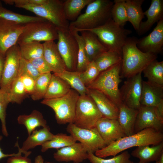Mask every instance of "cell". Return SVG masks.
Wrapping results in <instances>:
<instances>
[{
	"instance_id": "1",
	"label": "cell",
	"mask_w": 163,
	"mask_h": 163,
	"mask_svg": "<svg viewBox=\"0 0 163 163\" xmlns=\"http://www.w3.org/2000/svg\"><path fill=\"white\" fill-rule=\"evenodd\" d=\"M163 141L162 131L152 128L144 129L134 134L126 136L113 142L95 152V155L102 158L115 156L129 148L144 145H155Z\"/></svg>"
},
{
	"instance_id": "2",
	"label": "cell",
	"mask_w": 163,
	"mask_h": 163,
	"mask_svg": "<svg viewBox=\"0 0 163 163\" xmlns=\"http://www.w3.org/2000/svg\"><path fill=\"white\" fill-rule=\"evenodd\" d=\"M136 37L127 38L122 49L121 77L129 78L142 72L151 62L157 58V55L144 52L137 46Z\"/></svg>"
},
{
	"instance_id": "3",
	"label": "cell",
	"mask_w": 163,
	"mask_h": 163,
	"mask_svg": "<svg viewBox=\"0 0 163 163\" xmlns=\"http://www.w3.org/2000/svg\"><path fill=\"white\" fill-rule=\"evenodd\" d=\"M113 4L110 0H93L87 5L84 13L69 23V28L78 32L102 25L111 18Z\"/></svg>"
},
{
	"instance_id": "4",
	"label": "cell",
	"mask_w": 163,
	"mask_h": 163,
	"mask_svg": "<svg viewBox=\"0 0 163 163\" xmlns=\"http://www.w3.org/2000/svg\"><path fill=\"white\" fill-rule=\"evenodd\" d=\"M122 62L101 72L95 80L87 87L101 92L118 107L123 103L119 88L121 82L120 74Z\"/></svg>"
},
{
	"instance_id": "5",
	"label": "cell",
	"mask_w": 163,
	"mask_h": 163,
	"mask_svg": "<svg viewBox=\"0 0 163 163\" xmlns=\"http://www.w3.org/2000/svg\"><path fill=\"white\" fill-rule=\"evenodd\" d=\"M84 30L95 34L108 50L116 51L122 55V48L132 32L130 30L116 24L111 18L101 26Z\"/></svg>"
},
{
	"instance_id": "6",
	"label": "cell",
	"mask_w": 163,
	"mask_h": 163,
	"mask_svg": "<svg viewBox=\"0 0 163 163\" xmlns=\"http://www.w3.org/2000/svg\"><path fill=\"white\" fill-rule=\"evenodd\" d=\"M80 95L71 88L64 96L52 99H43L42 104L51 107L55 113L57 123L59 124L73 123L76 105Z\"/></svg>"
},
{
	"instance_id": "7",
	"label": "cell",
	"mask_w": 163,
	"mask_h": 163,
	"mask_svg": "<svg viewBox=\"0 0 163 163\" xmlns=\"http://www.w3.org/2000/svg\"><path fill=\"white\" fill-rule=\"evenodd\" d=\"M56 27L47 20L36 21L24 24V28L19 37L17 44L32 42H47L58 40Z\"/></svg>"
},
{
	"instance_id": "8",
	"label": "cell",
	"mask_w": 163,
	"mask_h": 163,
	"mask_svg": "<svg viewBox=\"0 0 163 163\" xmlns=\"http://www.w3.org/2000/svg\"><path fill=\"white\" fill-rule=\"evenodd\" d=\"M20 8L32 12L37 16L50 21L57 29L69 28V23L65 16L62 1L47 0L42 5H26Z\"/></svg>"
},
{
	"instance_id": "9",
	"label": "cell",
	"mask_w": 163,
	"mask_h": 163,
	"mask_svg": "<svg viewBox=\"0 0 163 163\" xmlns=\"http://www.w3.org/2000/svg\"><path fill=\"white\" fill-rule=\"evenodd\" d=\"M102 116L94 102L88 95H80L76 105L73 123L83 128H94Z\"/></svg>"
},
{
	"instance_id": "10",
	"label": "cell",
	"mask_w": 163,
	"mask_h": 163,
	"mask_svg": "<svg viewBox=\"0 0 163 163\" xmlns=\"http://www.w3.org/2000/svg\"><path fill=\"white\" fill-rule=\"evenodd\" d=\"M57 30L58 41L56 45L58 51L65 64L67 70L75 71L78 50L77 41L69 28Z\"/></svg>"
},
{
	"instance_id": "11",
	"label": "cell",
	"mask_w": 163,
	"mask_h": 163,
	"mask_svg": "<svg viewBox=\"0 0 163 163\" xmlns=\"http://www.w3.org/2000/svg\"><path fill=\"white\" fill-rule=\"evenodd\" d=\"M66 131L76 141L79 142L83 145L88 152L94 154L97 150L107 146L95 127L81 128L73 123H70L68 125Z\"/></svg>"
},
{
	"instance_id": "12",
	"label": "cell",
	"mask_w": 163,
	"mask_h": 163,
	"mask_svg": "<svg viewBox=\"0 0 163 163\" xmlns=\"http://www.w3.org/2000/svg\"><path fill=\"white\" fill-rule=\"evenodd\" d=\"M21 58L19 47L17 44L6 52L0 83V89L9 93L12 83L18 77Z\"/></svg>"
},
{
	"instance_id": "13",
	"label": "cell",
	"mask_w": 163,
	"mask_h": 163,
	"mask_svg": "<svg viewBox=\"0 0 163 163\" xmlns=\"http://www.w3.org/2000/svg\"><path fill=\"white\" fill-rule=\"evenodd\" d=\"M142 73L140 72L127 78L120 89L122 103L129 107L138 110L141 106L140 101L142 82Z\"/></svg>"
},
{
	"instance_id": "14",
	"label": "cell",
	"mask_w": 163,
	"mask_h": 163,
	"mask_svg": "<svg viewBox=\"0 0 163 163\" xmlns=\"http://www.w3.org/2000/svg\"><path fill=\"white\" fill-rule=\"evenodd\" d=\"M24 24L0 18V54L4 57L8 50L17 44Z\"/></svg>"
},
{
	"instance_id": "15",
	"label": "cell",
	"mask_w": 163,
	"mask_h": 163,
	"mask_svg": "<svg viewBox=\"0 0 163 163\" xmlns=\"http://www.w3.org/2000/svg\"><path fill=\"white\" fill-rule=\"evenodd\" d=\"M163 116L156 107L141 105L138 110L135 126V133L147 128L162 131Z\"/></svg>"
},
{
	"instance_id": "16",
	"label": "cell",
	"mask_w": 163,
	"mask_h": 163,
	"mask_svg": "<svg viewBox=\"0 0 163 163\" xmlns=\"http://www.w3.org/2000/svg\"><path fill=\"white\" fill-rule=\"evenodd\" d=\"M138 48L142 51L157 55L161 53L163 47V18L159 20L152 31L139 39Z\"/></svg>"
},
{
	"instance_id": "17",
	"label": "cell",
	"mask_w": 163,
	"mask_h": 163,
	"mask_svg": "<svg viewBox=\"0 0 163 163\" xmlns=\"http://www.w3.org/2000/svg\"><path fill=\"white\" fill-rule=\"evenodd\" d=\"M94 127L106 145L126 136L117 120L102 117Z\"/></svg>"
},
{
	"instance_id": "18",
	"label": "cell",
	"mask_w": 163,
	"mask_h": 163,
	"mask_svg": "<svg viewBox=\"0 0 163 163\" xmlns=\"http://www.w3.org/2000/svg\"><path fill=\"white\" fill-rule=\"evenodd\" d=\"M87 94L93 100L102 117L117 120L118 107L104 94L98 90L87 88Z\"/></svg>"
},
{
	"instance_id": "19",
	"label": "cell",
	"mask_w": 163,
	"mask_h": 163,
	"mask_svg": "<svg viewBox=\"0 0 163 163\" xmlns=\"http://www.w3.org/2000/svg\"><path fill=\"white\" fill-rule=\"evenodd\" d=\"M88 152L80 142L58 149L53 154L55 159L59 162L81 163L88 159Z\"/></svg>"
},
{
	"instance_id": "20",
	"label": "cell",
	"mask_w": 163,
	"mask_h": 163,
	"mask_svg": "<svg viewBox=\"0 0 163 163\" xmlns=\"http://www.w3.org/2000/svg\"><path fill=\"white\" fill-rule=\"evenodd\" d=\"M43 56L54 74H59L67 70L65 64L58 50L54 41L45 42L43 43Z\"/></svg>"
},
{
	"instance_id": "21",
	"label": "cell",
	"mask_w": 163,
	"mask_h": 163,
	"mask_svg": "<svg viewBox=\"0 0 163 163\" xmlns=\"http://www.w3.org/2000/svg\"><path fill=\"white\" fill-rule=\"evenodd\" d=\"M144 14L147 20L140 23L137 31L139 35L145 33L155 23L163 18V0H152L150 6Z\"/></svg>"
},
{
	"instance_id": "22",
	"label": "cell",
	"mask_w": 163,
	"mask_h": 163,
	"mask_svg": "<svg viewBox=\"0 0 163 163\" xmlns=\"http://www.w3.org/2000/svg\"><path fill=\"white\" fill-rule=\"evenodd\" d=\"M140 103L143 106L158 107L163 104V87L142 81Z\"/></svg>"
},
{
	"instance_id": "23",
	"label": "cell",
	"mask_w": 163,
	"mask_h": 163,
	"mask_svg": "<svg viewBox=\"0 0 163 163\" xmlns=\"http://www.w3.org/2000/svg\"><path fill=\"white\" fill-rule=\"evenodd\" d=\"M80 32L84 40L85 53L90 62L108 50L93 33L87 30Z\"/></svg>"
},
{
	"instance_id": "24",
	"label": "cell",
	"mask_w": 163,
	"mask_h": 163,
	"mask_svg": "<svg viewBox=\"0 0 163 163\" xmlns=\"http://www.w3.org/2000/svg\"><path fill=\"white\" fill-rule=\"evenodd\" d=\"M117 120L126 136L135 133V126L138 110L129 107L123 103L118 107Z\"/></svg>"
},
{
	"instance_id": "25",
	"label": "cell",
	"mask_w": 163,
	"mask_h": 163,
	"mask_svg": "<svg viewBox=\"0 0 163 163\" xmlns=\"http://www.w3.org/2000/svg\"><path fill=\"white\" fill-rule=\"evenodd\" d=\"M163 153V142L150 146L144 145L137 147L131 155L139 159V163H149L156 161Z\"/></svg>"
},
{
	"instance_id": "26",
	"label": "cell",
	"mask_w": 163,
	"mask_h": 163,
	"mask_svg": "<svg viewBox=\"0 0 163 163\" xmlns=\"http://www.w3.org/2000/svg\"><path fill=\"white\" fill-rule=\"evenodd\" d=\"M54 135L50 131L47 125L39 129H35L28 136L23 142L21 149L24 152L33 149L38 145H41L46 142L52 139Z\"/></svg>"
},
{
	"instance_id": "27",
	"label": "cell",
	"mask_w": 163,
	"mask_h": 163,
	"mask_svg": "<svg viewBox=\"0 0 163 163\" xmlns=\"http://www.w3.org/2000/svg\"><path fill=\"white\" fill-rule=\"evenodd\" d=\"M68 84L64 79L53 74L52 75L43 99H52L62 97L71 89Z\"/></svg>"
},
{
	"instance_id": "28",
	"label": "cell",
	"mask_w": 163,
	"mask_h": 163,
	"mask_svg": "<svg viewBox=\"0 0 163 163\" xmlns=\"http://www.w3.org/2000/svg\"><path fill=\"white\" fill-rule=\"evenodd\" d=\"M144 0H125L128 21L136 31L144 17L142 6Z\"/></svg>"
},
{
	"instance_id": "29",
	"label": "cell",
	"mask_w": 163,
	"mask_h": 163,
	"mask_svg": "<svg viewBox=\"0 0 163 163\" xmlns=\"http://www.w3.org/2000/svg\"><path fill=\"white\" fill-rule=\"evenodd\" d=\"M17 121L19 124L24 125L26 127L28 136L37 128L47 126L46 121L42 113L36 110L29 114L20 115L17 118Z\"/></svg>"
},
{
	"instance_id": "30",
	"label": "cell",
	"mask_w": 163,
	"mask_h": 163,
	"mask_svg": "<svg viewBox=\"0 0 163 163\" xmlns=\"http://www.w3.org/2000/svg\"><path fill=\"white\" fill-rule=\"evenodd\" d=\"M142 72L150 84L163 87V61L155 59L151 62Z\"/></svg>"
},
{
	"instance_id": "31",
	"label": "cell",
	"mask_w": 163,
	"mask_h": 163,
	"mask_svg": "<svg viewBox=\"0 0 163 163\" xmlns=\"http://www.w3.org/2000/svg\"><path fill=\"white\" fill-rule=\"evenodd\" d=\"M93 0H66L63 1L64 14L66 20L75 21L81 14L82 9Z\"/></svg>"
},
{
	"instance_id": "32",
	"label": "cell",
	"mask_w": 163,
	"mask_h": 163,
	"mask_svg": "<svg viewBox=\"0 0 163 163\" xmlns=\"http://www.w3.org/2000/svg\"><path fill=\"white\" fill-rule=\"evenodd\" d=\"M122 55L112 50H107L97 57L93 61L100 72L122 62Z\"/></svg>"
},
{
	"instance_id": "33",
	"label": "cell",
	"mask_w": 163,
	"mask_h": 163,
	"mask_svg": "<svg viewBox=\"0 0 163 163\" xmlns=\"http://www.w3.org/2000/svg\"><path fill=\"white\" fill-rule=\"evenodd\" d=\"M80 73L76 71L65 70L60 74H54L65 80L71 88L77 91L80 95L87 94V87L82 81Z\"/></svg>"
},
{
	"instance_id": "34",
	"label": "cell",
	"mask_w": 163,
	"mask_h": 163,
	"mask_svg": "<svg viewBox=\"0 0 163 163\" xmlns=\"http://www.w3.org/2000/svg\"><path fill=\"white\" fill-rule=\"evenodd\" d=\"M76 141L70 135H67L66 134L59 133L54 135L52 139L46 142L41 145V151L44 152L50 149H61L72 145Z\"/></svg>"
},
{
	"instance_id": "35",
	"label": "cell",
	"mask_w": 163,
	"mask_h": 163,
	"mask_svg": "<svg viewBox=\"0 0 163 163\" xmlns=\"http://www.w3.org/2000/svg\"><path fill=\"white\" fill-rule=\"evenodd\" d=\"M18 45L21 57L23 59L30 60L43 56V46L40 42H32Z\"/></svg>"
},
{
	"instance_id": "36",
	"label": "cell",
	"mask_w": 163,
	"mask_h": 163,
	"mask_svg": "<svg viewBox=\"0 0 163 163\" xmlns=\"http://www.w3.org/2000/svg\"><path fill=\"white\" fill-rule=\"evenodd\" d=\"M0 18L25 24L34 21H44L46 19L38 16H33L15 13L0 5Z\"/></svg>"
},
{
	"instance_id": "37",
	"label": "cell",
	"mask_w": 163,
	"mask_h": 163,
	"mask_svg": "<svg viewBox=\"0 0 163 163\" xmlns=\"http://www.w3.org/2000/svg\"><path fill=\"white\" fill-rule=\"evenodd\" d=\"M111 10V18L117 24L124 27L128 21L125 0H114Z\"/></svg>"
},
{
	"instance_id": "38",
	"label": "cell",
	"mask_w": 163,
	"mask_h": 163,
	"mask_svg": "<svg viewBox=\"0 0 163 163\" xmlns=\"http://www.w3.org/2000/svg\"><path fill=\"white\" fill-rule=\"evenodd\" d=\"M73 34L78 44V55L77 64L76 71L80 73L84 72L90 62L86 56L85 48L83 38L78 32L69 27Z\"/></svg>"
},
{
	"instance_id": "39",
	"label": "cell",
	"mask_w": 163,
	"mask_h": 163,
	"mask_svg": "<svg viewBox=\"0 0 163 163\" xmlns=\"http://www.w3.org/2000/svg\"><path fill=\"white\" fill-rule=\"evenodd\" d=\"M52 75L51 72L41 74L35 80L34 90L30 95L33 100L37 101L43 98Z\"/></svg>"
},
{
	"instance_id": "40",
	"label": "cell",
	"mask_w": 163,
	"mask_h": 163,
	"mask_svg": "<svg viewBox=\"0 0 163 163\" xmlns=\"http://www.w3.org/2000/svg\"><path fill=\"white\" fill-rule=\"evenodd\" d=\"M10 102L21 104L28 94L19 77L12 83L8 93Z\"/></svg>"
},
{
	"instance_id": "41",
	"label": "cell",
	"mask_w": 163,
	"mask_h": 163,
	"mask_svg": "<svg viewBox=\"0 0 163 163\" xmlns=\"http://www.w3.org/2000/svg\"><path fill=\"white\" fill-rule=\"evenodd\" d=\"M88 159L91 163H131L130 155L127 151L120 155L107 159H104L96 156L94 153L88 152Z\"/></svg>"
},
{
	"instance_id": "42",
	"label": "cell",
	"mask_w": 163,
	"mask_h": 163,
	"mask_svg": "<svg viewBox=\"0 0 163 163\" xmlns=\"http://www.w3.org/2000/svg\"><path fill=\"white\" fill-rule=\"evenodd\" d=\"M8 93L0 89V120L2 133L6 137L8 135L6 123V109L10 103Z\"/></svg>"
},
{
	"instance_id": "43",
	"label": "cell",
	"mask_w": 163,
	"mask_h": 163,
	"mask_svg": "<svg viewBox=\"0 0 163 163\" xmlns=\"http://www.w3.org/2000/svg\"><path fill=\"white\" fill-rule=\"evenodd\" d=\"M100 73L93 61L90 62L85 71L80 73V75L83 83L87 87L95 80Z\"/></svg>"
},
{
	"instance_id": "44",
	"label": "cell",
	"mask_w": 163,
	"mask_h": 163,
	"mask_svg": "<svg viewBox=\"0 0 163 163\" xmlns=\"http://www.w3.org/2000/svg\"><path fill=\"white\" fill-rule=\"evenodd\" d=\"M40 75L29 60L21 58L18 76L26 75L35 80Z\"/></svg>"
},
{
	"instance_id": "45",
	"label": "cell",
	"mask_w": 163,
	"mask_h": 163,
	"mask_svg": "<svg viewBox=\"0 0 163 163\" xmlns=\"http://www.w3.org/2000/svg\"><path fill=\"white\" fill-rule=\"evenodd\" d=\"M40 74L51 72V70L43 56L29 60Z\"/></svg>"
},
{
	"instance_id": "46",
	"label": "cell",
	"mask_w": 163,
	"mask_h": 163,
	"mask_svg": "<svg viewBox=\"0 0 163 163\" xmlns=\"http://www.w3.org/2000/svg\"><path fill=\"white\" fill-rule=\"evenodd\" d=\"M6 4L14 5L17 7L26 5H41L45 4L47 0H3Z\"/></svg>"
},
{
	"instance_id": "47",
	"label": "cell",
	"mask_w": 163,
	"mask_h": 163,
	"mask_svg": "<svg viewBox=\"0 0 163 163\" xmlns=\"http://www.w3.org/2000/svg\"><path fill=\"white\" fill-rule=\"evenodd\" d=\"M18 77L20 78L27 94L31 95L34 90L35 80L26 75H23Z\"/></svg>"
},
{
	"instance_id": "48",
	"label": "cell",
	"mask_w": 163,
	"mask_h": 163,
	"mask_svg": "<svg viewBox=\"0 0 163 163\" xmlns=\"http://www.w3.org/2000/svg\"><path fill=\"white\" fill-rule=\"evenodd\" d=\"M22 153L24 155L26 153L21 149V152L18 155L9 157L7 161V163H33L31 159L28 158V156L25 155L22 156Z\"/></svg>"
},
{
	"instance_id": "49",
	"label": "cell",
	"mask_w": 163,
	"mask_h": 163,
	"mask_svg": "<svg viewBox=\"0 0 163 163\" xmlns=\"http://www.w3.org/2000/svg\"><path fill=\"white\" fill-rule=\"evenodd\" d=\"M3 138V136L0 135V141H1ZM18 144L16 145V146L18 148V152L17 153H12L11 154H5L3 153L2 151V149L0 147V160L2 159L8 157H10L14 156H15L18 155L21 152V149L19 147Z\"/></svg>"
},
{
	"instance_id": "50",
	"label": "cell",
	"mask_w": 163,
	"mask_h": 163,
	"mask_svg": "<svg viewBox=\"0 0 163 163\" xmlns=\"http://www.w3.org/2000/svg\"><path fill=\"white\" fill-rule=\"evenodd\" d=\"M5 57L0 54V83L2 77L3 69Z\"/></svg>"
},
{
	"instance_id": "51",
	"label": "cell",
	"mask_w": 163,
	"mask_h": 163,
	"mask_svg": "<svg viewBox=\"0 0 163 163\" xmlns=\"http://www.w3.org/2000/svg\"><path fill=\"white\" fill-rule=\"evenodd\" d=\"M34 163H45L42 156L40 155L37 156L34 159Z\"/></svg>"
},
{
	"instance_id": "52",
	"label": "cell",
	"mask_w": 163,
	"mask_h": 163,
	"mask_svg": "<svg viewBox=\"0 0 163 163\" xmlns=\"http://www.w3.org/2000/svg\"><path fill=\"white\" fill-rule=\"evenodd\" d=\"M156 161H157L158 163H163V153L161 155L158 159Z\"/></svg>"
},
{
	"instance_id": "53",
	"label": "cell",
	"mask_w": 163,
	"mask_h": 163,
	"mask_svg": "<svg viewBox=\"0 0 163 163\" xmlns=\"http://www.w3.org/2000/svg\"><path fill=\"white\" fill-rule=\"evenodd\" d=\"M45 163H53V162H49V161H46L45 162Z\"/></svg>"
},
{
	"instance_id": "54",
	"label": "cell",
	"mask_w": 163,
	"mask_h": 163,
	"mask_svg": "<svg viewBox=\"0 0 163 163\" xmlns=\"http://www.w3.org/2000/svg\"><path fill=\"white\" fill-rule=\"evenodd\" d=\"M0 5H2V4L1 1L0 0Z\"/></svg>"
},
{
	"instance_id": "55",
	"label": "cell",
	"mask_w": 163,
	"mask_h": 163,
	"mask_svg": "<svg viewBox=\"0 0 163 163\" xmlns=\"http://www.w3.org/2000/svg\"><path fill=\"white\" fill-rule=\"evenodd\" d=\"M131 163H134V162H132ZM155 163H158V162H157V161H156V162H155Z\"/></svg>"
}]
</instances>
